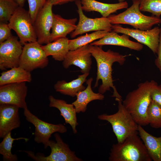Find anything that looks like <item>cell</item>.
<instances>
[{
    "label": "cell",
    "instance_id": "cell-20",
    "mask_svg": "<svg viewBox=\"0 0 161 161\" xmlns=\"http://www.w3.org/2000/svg\"><path fill=\"white\" fill-rule=\"evenodd\" d=\"M49 106L57 109L60 112V114L64 118L65 123L70 125L74 134L77 133L76 126L78 124L77 121L76 112L72 104H68L65 100L57 99L52 96H49Z\"/></svg>",
    "mask_w": 161,
    "mask_h": 161
},
{
    "label": "cell",
    "instance_id": "cell-3",
    "mask_svg": "<svg viewBox=\"0 0 161 161\" xmlns=\"http://www.w3.org/2000/svg\"><path fill=\"white\" fill-rule=\"evenodd\" d=\"M138 131L128 137L122 143L114 144L109 154L110 161H151Z\"/></svg>",
    "mask_w": 161,
    "mask_h": 161
},
{
    "label": "cell",
    "instance_id": "cell-24",
    "mask_svg": "<svg viewBox=\"0 0 161 161\" xmlns=\"http://www.w3.org/2000/svg\"><path fill=\"white\" fill-rule=\"evenodd\" d=\"M69 40L66 37L61 38L41 47L47 56H52L55 60L63 61L70 50Z\"/></svg>",
    "mask_w": 161,
    "mask_h": 161
},
{
    "label": "cell",
    "instance_id": "cell-10",
    "mask_svg": "<svg viewBox=\"0 0 161 161\" xmlns=\"http://www.w3.org/2000/svg\"><path fill=\"white\" fill-rule=\"evenodd\" d=\"M112 30L117 33L126 34L145 45L154 54H157L159 44L160 28L156 27L149 30L123 27L118 24L112 26Z\"/></svg>",
    "mask_w": 161,
    "mask_h": 161
},
{
    "label": "cell",
    "instance_id": "cell-4",
    "mask_svg": "<svg viewBox=\"0 0 161 161\" xmlns=\"http://www.w3.org/2000/svg\"><path fill=\"white\" fill-rule=\"evenodd\" d=\"M132 4L124 12L117 15H110L107 18L112 24H126L134 29L146 30L154 25L160 24L161 18L143 14L140 9V0H132Z\"/></svg>",
    "mask_w": 161,
    "mask_h": 161
},
{
    "label": "cell",
    "instance_id": "cell-5",
    "mask_svg": "<svg viewBox=\"0 0 161 161\" xmlns=\"http://www.w3.org/2000/svg\"><path fill=\"white\" fill-rule=\"evenodd\" d=\"M118 111L112 114L99 115L97 117L106 120L112 125L118 143H122L129 136L138 131V125L125 107L122 101H118Z\"/></svg>",
    "mask_w": 161,
    "mask_h": 161
},
{
    "label": "cell",
    "instance_id": "cell-7",
    "mask_svg": "<svg viewBox=\"0 0 161 161\" xmlns=\"http://www.w3.org/2000/svg\"><path fill=\"white\" fill-rule=\"evenodd\" d=\"M56 142L49 140L48 146L51 149L49 155L47 157L37 153L35 154L31 151H23L33 160L37 161H81L74 152L72 151L69 145L65 143L58 133L54 134Z\"/></svg>",
    "mask_w": 161,
    "mask_h": 161
},
{
    "label": "cell",
    "instance_id": "cell-36",
    "mask_svg": "<svg viewBox=\"0 0 161 161\" xmlns=\"http://www.w3.org/2000/svg\"><path fill=\"white\" fill-rule=\"evenodd\" d=\"M19 6L23 7L24 5L25 0H14Z\"/></svg>",
    "mask_w": 161,
    "mask_h": 161
},
{
    "label": "cell",
    "instance_id": "cell-15",
    "mask_svg": "<svg viewBox=\"0 0 161 161\" xmlns=\"http://www.w3.org/2000/svg\"><path fill=\"white\" fill-rule=\"evenodd\" d=\"M19 108L13 104H0V138H3L12 130L20 126Z\"/></svg>",
    "mask_w": 161,
    "mask_h": 161
},
{
    "label": "cell",
    "instance_id": "cell-1",
    "mask_svg": "<svg viewBox=\"0 0 161 161\" xmlns=\"http://www.w3.org/2000/svg\"><path fill=\"white\" fill-rule=\"evenodd\" d=\"M89 50L97 63V77L94 88L98 86V81H102V84L98 89V92L102 94L109 91L111 88L113 90L112 97H115L117 101H123L121 96L119 94L114 85L112 78V65L115 62L120 65L124 64L127 55L114 52L110 49L104 51L102 46L89 44Z\"/></svg>",
    "mask_w": 161,
    "mask_h": 161
},
{
    "label": "cell",
    "instance_id": "cell-13",
    "mask_svg": "<svg viewBox=\"0 0 161 161\" xmlns=\"http://www.w3.org/2000/svg\"><path fill=\"white\" fill-rule=\"evenodd\" d=\"M18 38L12 36L0 42V69L5 70L19 66L23 47Z\"/></svg>",
    "mask_w": 161,
    "mask_h": 161
},
{
    "label": "cell",
    "instance_id": "cell-37",
    "mask_svg": "<svg viewBox=\"0 0 161 161\" xmlns=\"http://www.w3.org/2000/svg\"><path fill=\"white\" fill-rule=\"evenodd\" d=\"M119 2H121L124 1V0H118Z\"/></svg>",
    "mask_w": 161,
    "mask_h": 161
},
{
    "label": "cell",
    "instance_id": "cell-19",
    "mask_svg": "<svg viewBox=\"0 0 161 161\" xmlns=\"http://www.w3.org/2000/svg\"><path fill=\"white\" fill-rule=\"evenodd\" d=\"M77 19H66L58 14H54L53 21L50 37V42L66 37L75 29Z\"/></svg>",
    "mask_w": 161,
    "mask_h": 161
},
{
    "label": "cell",
    "instance_id": "cell-28",
    "mask_svg": "<svg viewBox=\"0 0 161 161\" xmlns=\"http://www.w3.org/2000/svg\"><path fill=\"white\" fill-rule=\"evenodd\" d=\"M147 114L148 124L154 128H161V106L152 99L148 109Z\"/></svg>",
    "mask_w": 161,
    "mask_h": 161
},
{
    "label": "cell",
    "instance_id": "cell-33",
    "mask_svg": "<svg viewBox=\"0 0 161 161\" xmlns=\"http://www.w3.org/2000/svg\"><path fill=\"white\" fill-rule=\"evenodd\" d=\"M151 97L152 100L161 106V84H158L153 89L151 92Z\"/></svg>",
    "mask_w": 161,
    "mask_h": 161
},
{
    "label": "cell",
    "instance_id": "cell-26",
    "mask_svg": "<svg viewBox=\"0 0 161 161\" xmlns=\"http://www.w3.org/2000/svg\"><path fill=\"white\" fill-rule=\"evenodd\" d=\"M109 32L105 30L98 31L90 34H86L74 39H69V49L70 50H75L89 44L95 40L103 38Z\"/></svg>",
    "mask_w": 161,
    "mask_h": 161
},
{
    "label": "cell",
    "instance_id": "cell-34",
    "mask_svg": "<svg viewBox=\"0 0 161 161\" xmlns=\"http://www.w3.org/2000/svg\"><path fill=\"white\" fill-rule=\"evenodd\" d=\"M157 54V56L155 59V64L160 71L161 76V28H160L159 42Z\"/></svg>",
    "mask_w": 161,
    "mask_h": 161
},
{
    "label": "cell",
    "instance_id": "cell-31",
    "mask_svg": "<svg viewBox=\"0 0 161 161\" xmlns=\"http://www.w3.org/2000/svg\"><path fill=\"white\" fill-rule=\"evenodd\" d=\"M47 0H27L29 12L33 24L36 16Z\"/></svg>",
    "mask_w": 161,
    "mask_h": 161
},
{
    "label": "cell",
    "instance_id": "cell-23",
    "mask_svg": "<svg viewBox=\"0 0 161 161\" xmlns=\"http://www.w3.org/2000/svg\"><path fill=\"white\" fill-rule=\"evenodd\" d=\"M138 131L152 160L161 161V136L151 135L139 125Z\"/></svg>",
    "mask_w": 161,
    "mask_h": 161
},
{
    "label": "cell",
    "instance_id": "cell-12",
    "mask_svg": "<svg viewBox=\"0 0 161 161\" xmlns=\"http://www.w3.org/2000/svg\"><path fill=\"white\" fill-rule=\"evenodd\" d=\"M53 6L49 1L47 0L38 13L33 24L37 41L41 45L50 42V30L53 21Z\"/></svg>",
    "mask_w": 161,
    "mask_h": 161
},
{
    "label": "cell",
    "instance_id": "cell-17",
    "mask_svg": "<svg viewBox=\"0 0 161 161\" xmlns=\"http://www.w3.org/2000/svg\"><path fill=\"white\" fill-rule=\"evenodd\" d=\"M129 36L123 34L120 35L117 33L111 31L103 38L95 41L90 44L92 45L102 46L112 45L125 47L137 51H140L143 48L142 44L131 40Z\"/></svg>",
    "mask_w": 161,
    "mask_h": 161
},
{
    "label": "cell",
    "instance_id": "cell-27",
    "mask_svg": "<svg viewBox=\"0 0 161 161\" xmlns=\"http://www.w3.org/2000/svg\"><path fill=\"white\" fill-rule=\"evenodd\" d=\"M24 140L26 142L29 140L27 138L20 137L16 138L12 137L11 132H9L3 138L0 143V154L2 155L4 161H17L18 157L16 154H13L11 149L13 142L16 140Z\"/></svg>",
    "mask_w": 161,
    "mask_h": 161
},
{
    "label": "cell",
    "instance_id": "cell-30",
    "mask_svg": "<svg viewBox=\"0 0 161 161\" xmlns=\"http://www.w3.org/2000/svg\"><path fill=\"white\" fill-rule=\"evenodd\" d=\"M139 7L141 11L149 12L153 16L160 18L161 0H140Z\"/></svg>",
    "mask_w": 161,
    "mask_h": 161
},
{
    "label": "cell",
    "instance_id": "cell-6",
    "mask_svg": "<svg viewBox=\"0 0 161 161\" xmlns=\"http://www.w3.org/2000/svg\"><path fill=\"white\" fill-rule=\"evenodd\" d=\"M8 24L16 33L22 45L37 41V37L28 11L19 6L12 16Z\"/></svg>",
    "mask_w": 161,
    "mask_h": 161
},
{
    "label": "cell",
    "instance_id": "cell-25",
    "mask_svg": "<svg viewBox=\"0 0 161 161\" xmlns=\"http://www.w3.org/2000/svg\"><path fill=\"white\" fill-rule=\"evenodd\" d=\"M32 80L30 72L20 66L15 67L1 73L0 86L10 83L30 82Z\"/></svg>",
    "mask_w": 161,
    "mask_h": 161
},
{
    "label": "cell",
    "instance_id": "cell-16",
    "mask_svg": "<svg viewBox=\"0 0 161 161\" xmlns=\"http://www.w3.org/2000/svg\"><path fill=\"white\" fill-rule=\"evenodd\" d=\"M88 45L75 50H69L63 61L64 67L67 69L71 65H74L80 69L82 73H89L92 64V55Z\"/></svg>",
    "mask_w": 161,
    "mask_h": 161
},
{
    "label": "cell",
    "instance_id": "cell-8",
    "mask_svg": "<svg viewBox=\"0 0 161 161\" xmlns=\"http://www.w3.org/2000/svg\"><path fill=\"white\" fill-rule=\"evenodd\" d=\"M19 66L30 72L38 69H43L49 63L47 56L37 41L25 43L24 45Z\"/></svg>",
    "mask_w": 161,
    "mask_h": 161
},
{
    "label": "cell",
    "instance_id": "cell-29",
    "mask_svg": "<svg viewBox=\"0 0 161 161\" xmlns=\"http://www.w3.org/2000/svg\"><path fill=\"white\" fill-rule=\"evenodd\" d=\"M19 6L14 0H0V22L7 23Z\"/></svg>",
    "mask_w": 161,
    "mask_h": 161
},
{
    "label": "cell",
    "instance_id": "cell-18",
    "mask_svg": "<svg viewBox=\"0 0 161 161\" xmlns=\"http://www.w3.org/2000/svg\"><path fill=\"white\" fill-rule=\"evenodd\" d=\"M82 10L86 12L96 11L102 16L108 17L118 10L127 8L126 1L114 4L101 2L96 0H80Z\"/></svg>",
    "mask_w": 161,
    "mask_h": 161
},
{
    "label": "cell",
    "instance_id": "cell-21",
    "mask_svg": "<svg viewBox=\"0 0 161 161\" xmlns=\"http://www.w3.org/2000/svg\"><path fill=\"white\" fill-rule=\"evenodd\" d=\"M93 78H91L86 81L87 86L86 89L79 92L76 95V100L72 104L74 106L77 113L84 112L87 106L90 102L96 100H103L104 98L103 94L93 92L91 88Z\"/></svg>",
    "mask_w": 161,
    "mask_h": 161
},
{
    "label": "cell",
    "instance_id": "cell-22",
    "mask_svg": "<svg viewBox=\"0 0 161 161\" xmlns=\"http://www.w3.org/2000/svg\"><path fill=\"white\" fill-rule=\"evenodd\" d=\"M89 74L87 73L79 75L77 79L68 82L64 80H58L54 85V88L57 92L74 97L79 92L86 89L83 84L86 81Z\"/></svg>",
    "mask_w": 161,
    "mask_h": 161
},
{
    "label": "cell",
    "instance_id": "cell-32",
    "mask_svg": "<svg viewBox=\"0 0 161 161\" xmlns=\"http://www.w3.org/2000/svg\"><path fill=\"white\" fill-rule=\"evenodd\" d=\"M11 30L8 23L0 22V42L5 41L12 36Z\"/></svg>",
    "mask_w": 161,
    "mask_h": 161
},
{
    "label": "cell",
    "instance_id": "cell-2",
    "mask_svg": "<svg viewBox=\"0 0 161 161\" xmlns=\"http://www.w3.org/2000/svg\"><path fill=\"white\" fill-rule=\"evenodd\" d=\"M158 84L153 80L140 83L137 89L129 92L122 101L123 105L138 125L148 124L147 111L152 100L151 92Z\"/></svg>",
    "mask_w": 161,
    "mask_h": 161
},
{
    "label": "cell",
    "instance_id": "cell-35",
    "mask_svg": "<svg viewBox=\"0 0 161 161\" xmlns=\"http://www.w3.org/2000/svg\"><path fill=\"white\" fill-rule=\"evenodd\" d=\"M53 5H61L69 2L76 1L78 0H47Z\"/></svg>",
    "mask_w": 161,
    "mask_h": 161
},
{
    "label": "cell",
    "instance_id": "cell-14",
    "mask_svg": "<svg viewBox=\"0 0 161 161\" xmlns=\"http://www.w3.org/2000/svg\"><path fill=\"white\" fill-rule=\"evenodd\" d=\"M27 92L25 82L0 86V104H11L24 109H27L26 101Z\"/></svg>",
    "mask_w": 161,
    "mask_h": 161
},
{
    "label": "cell",
    "instance_id": "cell-11",
    "mask_svg": "<svg viewBox=\"0 0 161 161\" xmlns=\"http://www.w3.org/2000/svg\"><path fill=\"white\" fill-rule=\"evenodd\" d=\"M75 2L78 8L79 20L75 29L71 34V38H74L79 35L92 31H112V25L107 17H102L95 18L88 17L83 13L80 0H78Z\"/></svg>",
    "mask_w": 161,
    "mask_h": 161
},
{
    "label": "cell",
    "instance_id": "cell-9",
    "mask_svg": "<svg viewBox=\"0 0 161 161\" xmlns=\"http://www.w3.org/2000/svg\"><path fill=\"white\" fill-rule=\"evenodd\" d=\"M24 114L27 120L35 127L34 140L38 143H42L47 148L51 135L58 132L64 133L66 132V127L63 124H54L43 121L33 114L28 109H24Z\"/></svg>",
    "mask_w": 161,
    "mask_h": 161
}]
</instances>
